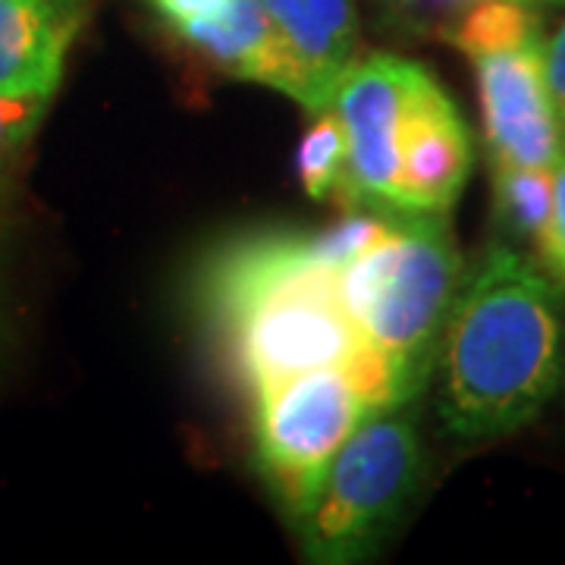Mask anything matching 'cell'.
Returning <instances> with one entry per match:
<instances>
[{
	"label": "cell",
	"mask_w": 565,
	"mask_h": 565,
	"mask_svg": "<svg viewBox=\"0 0 565 565\" xmlns=\"http://www.w3.org/2000/svg\"><path fill=\"white\" fill-rule=\"evenodd\" d=\"M204 308L233 371L255 393L315 367H355L399 408L384 359L364 343L337 292V270L311 236H255L221 252L204 274Z\"/></svg>",
	"instance_id": "1"
},
{
	"label": "cell",
	"mask_w": 565,
	"mask_h": 565,
	"mask_svg": "<svg viewBox=\"0 0 565 565\" xmlns=\"http://www.w3.org/2000/svg\"><path fill=\"white\" fill-rule=\"evenodd\" d=\"M440 418L459 440L527 424L563 381V302L537 264L490 248L459 286L437 352Z\"/></svg>",
	"instance_id": "2"
},
{
	"label": "cell",
	"mask_w": 565,
	"mask_h": 565,
	"mask_svg": "<svg viewBox=\"0 0 565 565\" xmlns=\"http://www.w3.org/2000/svg\"><path fill=\"white\" fill-rule=\"evenodd\" d=\"M390 221L381 243L337 270V292L408 405L437 367L462 258L440 214L390 207Z\"/></svg>",
	"instance_id": "3"
},
{
	"label": "cell",
	"mask_w": 565,
	"mask_h": 565,
	"mask_svg": "<svg viewBox=\"0 0 565 565\" xmlns=\"http://www.w3.org/2000/svg\"><path fill=\"white\" fill-rule=\"evenodd\" d=\"M418 468L422 446L405 405L371 415L337 452L302 515H296L305 553L327 565L364 559L403 515Z\"/></svg>",
	"instance_id": "4"
},
{
	"label": "cell",
	"mask_w": 565,
	"mask_h": 565,
	"mask_svg": "<svg viewBox=\"0 0 565 565\" xmlns=\"http://www.w3.org/2000/svg\"><path fill=\"white\" fill-rule=\"evenodd\" d=\"M252 396L258 459L292 519L311 503L345 440L371 415L390 408L384 393L355 367L302 371Z\"/></svg>",
	"instance_id": "5"
},
{
	"label": "cell",
	"mask_w": 565,
	"mask_h": 565,
	"mask_svg": "<svg viewBox=\"0 0 565 565\" xmlns=\"http://www.w3.org/2000/svg\"><path fill=\"white\" fill-rule=\"evenodd\" d=\"M424 66L403 57L377 54L355 61L345 73L333 110L345 129V204L396 207L399 195V141L408 107L424 79Z\"/></svg>",
	"instance_id": "6"
},
{
	"label": "cell",
	"mask_w": 565,
	"mask_h": 565,
	"mask_svg": "<svg viewBox=\"0 0 565 565\" xmlns=\"http://www.w3.org/2000/svg\"><path fill=\"white\" fill-rule=\"evenodd\" d=\"M471 63L478 70L484 136L493 163L556 167L565 141L563 122L546 85L541 35L471 57Z\"/></svg>",
	"instance_id": "7"
},
{
	"label": "cell",
	"mask_w": 565,
	"mask_h": 565,
	"mask_svg": "<svg viewBox=\"0 0 565 565\" xmlns=\"http://www.w3.org/2000/svg\"><path fill=\"white\" fill-rule=\"evenodd\" d=\"M471 173V139L456 104L424 73L399 141V211L446 214Z\"/></svg>",
	"instance_id": "8"
},
{
	"label": "cell",
	"mask_w": 565,
	"mask_h": 565,
	"mask_svg": "<svg viewBox=\"0 0 565 565\" xmlns=\"http://www.w3.org/2000/svg\"><path fill=\"white\" fill-rule=\"evenodd\" d=\"M180 32L236 79L277 88L305 110L311 107L302 63L262 0H230L217 17L185 25Z\"/></svg>",
	"instance_id": "9"
},
{
	"label": "cell",
	"mask_w": 565,
	"mask_h": 565,
	"mask_svg": "<svg viewBox=\"0 0 565 565\" xmlns=\"http://www.w3.org/2000/svg\"><path fill=\"white\" fill-rule=\"evenodd\" d=\"M79 17L57 0H0V95H54Z\"/></svg>",
	"instance_id": "10"
},
{
	"label": "cell",
	"mask_w": 565,
	"mask_h": 565,
	"mask_svg": "<svg viewBox=\"0 0 565 565\" xmlns=\"http://www.w3.org/2000/svg\"><path fill=\"white\" fill-rule=\"evenodd\" d=\"M282 39L302 63L311 114L333 104L343 76L355 63L359 13L355 0H262Z\"/></svg>",
	"instance_id": "11"
},
{
	"label": "cell",
	"mask_w": 565,
	"mask_h": 565,
	"mask_svg": "<svg viewBox=\"0 0 565 565\" xmlns=\"http://www.w3.org/2000/svg\"><path fill=\"white\" fill-rule=\"evenodd\" d=\"M493 202L505 233L541 245L553 214V167L493 163Z\"/></svg>",
	"instance_id": "12"
},
{
	"label": "cell",
	"mask_w": 565,
	"mask_h": 565,
	"mask_svg": "<svg viewBox=\"0 0 565 565\" xmlns=\"http://www.w3.org/2000/svg\"><path fill=\"white\" fill-rule=\"evenodd\" d=\"M527 39H537V22L527 13V3L519 0H478L449 32V41L468 57L503 51Z\"/></svg>",
	"instance_id": "13"
},
{
	"label": "cell",
	"mask_w": 565,
	"mask_h": 565,
	"mask_svg": "<svg viewBox=\"0 0 565 565\" xmlns=\"http://www.w3.org/2000/svg\"><path fill=\"white\" fill-rule=\"evenodd\" d=\"M345 163H349V148H345L343 122L333 107H323L318 110L315 126L305 132L299 154H296L302 189L315 202L343 195Z\"/></svg>",
	"instance_id": "14"
},
{
	"label": "cell",
	"mask_w": 565,
	"mask_h": 565,
	"mask_svg": "<svg viewBox=\"0 0 565 565\" xmlns=\"http://www.w3.org/2000/svg\"><path fill=\"white\" fill-rule=\"evenodd\" d=\"M47 102V95H0V163L35 132Z\"/></svg>",
	"instance_id": "15"
},
{
	"label": "cell",
	"mask_w": 565,
	"mask_h": 565,
	"mask_svg": "<svg viewBox=\"0 0 565 565\" xmlns=\"http://www.w3.org/2000/svg\"><path fill=\"white\" fill-rule=\"evenodd\" d=\"M537 248L544 255L550 274L565 282V148L553 167V214H550L544 239Z\"/></svg>",
	"instance_id": "16"
},
{
	"label": "cell",
	"mask_w": 565,
	"mask_h": 565,
	"mask_svg": "<svg viewBox=\"0 0 565 565\" xmlns=\"http://www.w3.org/2000/svg\"><path fill=\"white\" fill-rule=\"evenodd\" d=\"M230 0H154V7L170 20L173 29H185L195 22L217 17Z\"/></svg>",
	"instance_id": "17"
},
{
	"label": "cell",
	"mask_w": 565,
	"mask_h": 565,
	"mask_svg": "<svg viewBox=\"0 0 565 565\" xmlns=\"http://www.w3.org/2000/svg\"><path fill=\"white\" fill-rule=\"evenodd\" d=\"M546 63V85H550V98L556 104L559 122L565 126V22L563 29L553 35V41L544 47Z\"/></svg>",
	"instance_id": "18"
},
{
	"label": "cell",
	"mask_w": 565,
	"mask_h": 565,
	"mask_svg": "<svg viewBox=\"0 0 565 565\" xmlns=\"http://www.w3.org/2000/svg\"><path fill=\"white\" fill-rule=\"evenodd\" d=\"M412 3H437V0H412Z\"/></svg>",
	"instance_id": "19"
},
{
	"label": "cell",
	"mask_w": 565,
	"mask_h": 565,
	"mask_svg": "<svg viewBox=\"0 0 565 565\" xmlns=\"http://www.w3.org/2000/svg\"><path fill=\"white\" fill-rule=\"evenodd\" d=\"M57 3H66V7H70V0H57Z\"/></svg>",
	"instance_id": "20"
},
{
	"label": "cell",
	"mask_w": 565,
	"mask_h": 565,
	"mask_svg": "<svg viewBox=\"0 0 565 565\" xmlns=\"http://www.w3.org/2000/svg\"><path fill=\"white\" fill-rule=\"evenodd\" d=\"M465 3H478V0H465Z\"/></svg>",
	"instance_id": "21"
},
{
	"label": "cell",
	"mask_w": 565,
	"mask_h": 565,
	"mask_svg": "<svg viewBox=\"0 0 565 565\" xmlns=\"http://www.w3.org/2000/svg\"><path fill=\"white\" fill-rule=\"evenodd\" d=\"M553 3H565V0H553Z\"/></svg>",
	"instance_id": "22"
},
{
	"label": "cell",
	"mask_w": 565,
	"mask_h": 565,
	"mask_svg": "<svg viewBox=\"0 0 565 565\" xmlns=\"http://www.w3.org/2000/svg\"><path fill=\"white\" fill-rule=\"evenodd\" d=\"M519 3H531V0H519Z\"/></svg>",
	"instance_id": "23"
}]
</instances>
